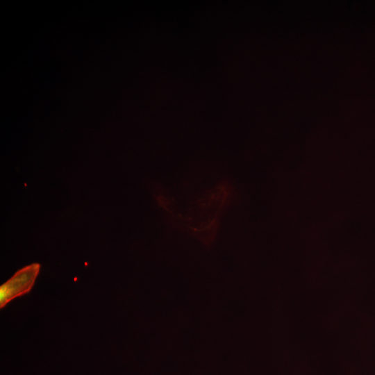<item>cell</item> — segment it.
<instances>
[{
    "label": "cell",
    "instance_id": "2",
    "mask_svg": "<svg viewBox=\"0 0 375 375\" xmlns=\"http://www.w3.org/2000/svg\"><path fill=\"white\" fill-rule=\"evenodd\" d=\"M40 265L32 263L19 269L0 286V308L14 299L28 294L32 290L40 272Z\"/></svg>",
    "mask_w": 375,
    "mask_h": 375
},
{
    "label": "cell",
    "instance_id": "1",
    "mask_svg": "<svg viewBox=\"0 0 375 375\" xmlns=\"http://www.w3.org/2000/svg\"><path fill=\"white\" fill-rule=\"evenodd\" d=\"M232 194L231 184L223 179L211 185L182 193L160 190L154 197L173 224L204 244L210 245L216 238Z\"/></svg>",
    "mask_w": 375,
    "mask_h": 375
}]
</instances>
